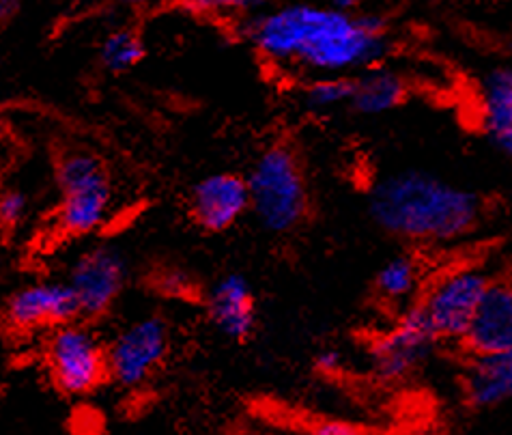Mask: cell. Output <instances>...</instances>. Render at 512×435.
<instances>
[{
  "label": "cell",
  "instance_id": "6da1fadb",
  "mask_svg": "<svg viewBox=\"0 0 512 435\" xmlns=\"http://www.w3.org/2000/svg\"><path fill=\"white\" fill-rule=\"evenodd\" d=\"M241 37L280 72L308 78L355 76L386 63L392 52L381 13H347L327 5L291 3L239 22Z\"/></svg>",
  "mask_w": 512,
  "mask_h": 435
},
{
  "label": "cell",
  "instance_id": "7a4b0ae2",
  "mask_svg": "<svg viewBox=\"0 0 512 435\" xmlns=\"http://www.w3.org/2000/svg\"><path fill=\"white\" fill-rule=\"evenodd\" d=\"M366 212L392 240L418 248L465 242L487 218L482 194L422 168H403L375 179Z\"/></svg>",
  "mask_w": 512,
  "mask_h": 435
},
{
  "label": "cell",
  "instance_id": "3957f363",
  "mask_svg": "<svg viewBox=\"0 0 512 435\" xmlns=\"http://www.w3.org/2000/svg\"><path fill=\"white\" fill-rule=\"evenodd\" d=\"M250 216L272 235H289L310 218L312 196L304 160L289 140H274L248 168Z\"/></svg>",
  "mask_w": 512,
  "mask_h": 435
},
{
  "label": "cell",
  "instance_id": "277c9868",
  "mask_svg": "<svg viewBox=\"0 0 512 435\" xmlns=\"http://www.w3.org/2000/svg\"><path fill=\"white\" fill-rule=\"evenodd\" d=\"M61 203L56 209L59 231L82 237L97 231L112 209V181L106 164L95 153L74 149L56 164Z\"/></svg>",
  "mask_w": 512,
  "mask_h": 435
},
{
  "label": "cell",
  "instance_id": "5b68a950",
  "mask_svg": "<svg viewBox=\"0 0 512 435\" xmlns=\"http://www.w3.org/2000/svg\"><path fill=\"white\" fill-rule=\"evenodd\" d=\"M493 278L482 265H459L424 285L418 306L429 321L437 343L461 345Z\"/></svg>",
  "mask_w": 512,
  "mask_h": 435
},
{
  "label": "cell",
  "instance_id": "8992f818",
  "mask_svg": "<svg viewBox=\"0 0 512 435\" xmlns=\"http://www.w3.org/2000/svg\"><path fill=\"white\" fill-rule=\"evenodd\" d=\"M46 360L52 382L63 395H91L108 382L106 345L95 330L80 324L78 319L50 332Z\"/></svg>",
  "mask_w": 512,
  "mask_h": 435
},
{
  "label": "cell",
  "instance_id": "52a82bcc",
  "mask_svg": "<svg viewBox=\"0 0 512 435\" xmlns=\"http://www.w3.org/2000/svg\"><path fill=\"white\" fill-rule=\"evenodd\" d=\"M170 345L173 336L162 315L132 321L106 345L108 380L121 388L145 386L164 367Z\"/></svg>",
  "mask_w": 512,
  "mask_h": 435
},
{
  "label": "cell",
  "instance_id": "ba28073f",
  "mask_svg": "<svg viewBox=\"0 0 512 435\" xmlns=\"http://www.w3.org/2000/svg\"><path fill=\"white\" fill-rule=\"evenodd\" d=\"M437 339L418 302L396 315L394 326L368 347V367L386 384L405 382L431 360Z\"/></svg>",
  "mask_w": 512,
  "mask_h": 435
},
{
  "label": "cell",
  "instance_id": "9c48e42d",
  "mask_svg": "<svg viewBox=\"0 0 512 435\" xmlns=\"http://www.w3.org/2000/svg\"><path fill=\"white\" fill-rule=\"evenodd\" d=\"M65 283L78 302L80 317H102L117 304L127 285L125 257L115 246H93L71 263Z\"/></svg>",
  "mask_w": 512,
  "mask_h": 435
},
{
  "label": "cell",
  "instance_id": "30bf717a",
  "mask_svg": "<svg viewBox=\"0 0 512 435\" xmlns=\"http://www.w3.org/2000/svg\"><path fill=\"white\" fill-rule=\"evenodd\" d=\"M190 218L209 235L231 231L250 216V196L246 177L233 171L209 173L196 181L188 199Z\"/></svg>",
  "mask_w": 512,
  "mask_h": 435
},
{
  "label": "cell",
  "instance_id": "8fae6325",
  "mask_svg": "<svg viewBox=\"0 0 512 435\" xmlns=\"http://www.w3.org/2000/svg\"><path fill=\"white\" fill-rule=\"evenodd\" d=\"M78 317V302L65 280H41L26 285L13 293L5 308V319L16 330H54Z\"/></svg>",
  "mask_w": 512,
  "mask_h": 435
},
{
  "label": "cell",
  "instance_id": "7c38bea8",
  "mask_svg": "<svg viewBox=\"0 0 512 435\" xmlns=\"http://www.w3.org/2000/svg\"><path fill=\"white\" fill-rule=\"evenodd\" d=\"M209 324L226 341L244 343L259 326V304L248 276L239 272L222 274L205 296Z\"/></svg>",
  "mask_w": 512,
  "mask_h": 435
},
{
  "label": "cell",
  "instance_id": "4fadbf2b",
  "mask_svg": "<svg viewBox=\"0 0 512 435\" xmlns=\"http://www.w3.org/2000/svg\"><path fill=\"white\" fill-rule=\"evenodd\" d=\"M461 347L467 356L512 354V285L508 278L491 280Z\"/></svg>",
  "mask_w": 512,
  "mask_h": 435
},
{
  "label": "cell",
  "instance_id": "5bb4252c",
  "mask_svg": "<svg viewBox=\"0 0 512 435\" xmlns=\"http://www.w3.org/2000/svg\"><path fill=\"white\" fill-rule=\"evenodd\" d=\"M478 125L504 158L512 156V69L495 65L478 82Z\"/></svg>",
  "mask_w": 512,
  "mask_h": 435
},
{
  "label": "cell",
  "instance_id": "9a60e30c",
  "mask_svg": "<svg viewBox=\"0 0 512 435\" xmlns=\"http://www.w3.org/2000/svg\"><path fill=\"white\" fill-rule=\"evenodd\" d=\"M411 95L409 80L398 69L381 63L351 76L349 110L362 117H381L401 108Z\"/></svg>",
  "mask_w": 512,
  "mask_h": 435
},
{
  "label": "cell",
  "instance_id": "2e32d148",
  "mask_svg": "<svg viewBox=\"0 0 512 435\" xmlns=\"http://www.w3.org/2000/svg\"><path fill=\"white\" fill-rule=\"evenodd\" d=\"M512 395V354L467 356L463 397L476 412L495 410Z\"/></svg>",
  "mask_w": 512,
  "mask_h": 435
},
{
  "label": "cell",
  "instance_id": "e0dca14e",
  "mask_svg": "<svg viewBox=\"0 0 512 435\" xmlns=\"http://www.w3.org/2000/svg\"><path fill=\"white\" fill-rule=\"evenodd\" d=\"M424 263L409 250L396 252L379 265L373 278V291L377 300L392 306L396 315L407 306L418 302L424 289Z\"/></svg>",
  "mask_w": 512,
  "mask_h": 435
},
{
  "label": "cell",
  "instance_id": "ac0fdd59",
  "mask_svg": "<svg viewBox=\"0 0 512 435\" xmlns=\"http://www.w3.org/2000/svg\"><path fill=\"white\" fill-rule=\"evenodd\" d=\"M145 52V41L134 28H117L102 41L99 61L110 74H125L145 59Z\"/></svg>",
  "mask_w": 512,
  "mask_h": 435
},
{
  "label": "cell",
  "instance_id": "d6986e66",
  "mask_svg": "<svg viewBox=\"0 0 512 435\" xmlns=\"http://www.w3.org/2000/svg\"><path fill=\"white\" fill-rule=\"evenodd\" d=\"M351 76L308 78L300 89V102L308 112H334L349 106Z\"/></svg>",
  "mask_w": 512,
  "mask_h": 435
},
{
  "label": "cell",
  "instance_id": "ffe728a7",
  "mask_svg": "<svg viewBox=\"0 0 512 435\" xmlns=\"http://www.w3.org/2000/svg\"><path fill=\"white\" fill-rule=\"evenodd\" d=\"M190 11L198 16L218 18V20H235L237 24L265 9L267 0H183Z\"/></svg>",
  "mask_w": 512,
  "mask_h": 435
},
{
  "label": "cell",
  "instance_id": "44dd1931",
  "mask_svg": "<svg viewBox=\"0 0 512 435\" xmlns=\"http://www.w3.org/2000/svg\"><path fill=\"white\" fill-rule=\"evenodd\" d=\"M302 435H379L362 425L349 423V420L338 418H315L308 420L300 429Z\"/></svg>",
  "mask_w": 512,
  "mask_h": 435
},
{
  "label": "cell",
  "instance_id": "7402d4cb",
  "mask_svg": "<svg viewBox=\"0 0 512 435\" xmlns=\"http://www.w3.org/2000/svg\"><path fill=\"white\" fill-rule=\"evenodd\" d=\"M26 209H28V201L22 192L18 190L5 192L0 196V224H5V227H16V224L24 220Z\"/></svg>",
  "mask_w": 512,
  "mask_h": 435
},
{
  "label": "cell",
  "instance_id": "603a6c76",
  "mask_svg": "<svg viewBox=\"0 0 512 435\" xmlns=\"http://www.w3.org/2000/svg\"><path fill=\"white\" fill-rule=\"evenodd\" d=\"M158 285L164 293H168V296L181 298V296H190V291L194 289V278L183 270H166Z\"/></svg>",
  "mask_w": 512,
  "mask_h": 435
},
{
  "label": "cell",
  "instance_id": "cb8c5ba5",
  "mask_svg": "<svg viewBox=\"0 0 512 435\" xmlns=\"http://www.w3.org/2000/svg\"><path fill=\"white\" fill-rule=\"evenodd\" d=\"M345 360L340 356L338 349H323L321 354L315 356V369L323 375H336L343 371Z\"/></svg>",
  "mask_w": 512,
  "mask_h": 435
},
{
  "label": "cell",
  "instance_id": "d4e9b609",
  "mask_svg": "<svg viewBox=\"0 0 512 435\" xmlns=\"http://www.w3.org/2000/svg\"><path fill=\"white\" fill-rule=\"evenodd\" d=\"M325 5L332 9H338V11L358 13L366 5V0H325Z\"/></svg>",
  "mask_w": 512,
  "mask_h": 435
},
{
  "label": "cell",
  "instance_id": "484cf974",
  "mask_svg": "<svg viewBox=\"0 0 512 435\" xmlns=\"http://www.w3.org/2000/svg\"><path fill=\"white\" fill-rule=\"evenodd\" d=\"M117 3L123 7H130V9H147V7L160 5L162 0H117Z\"/></svg>",
  "mask_w": 512,
  "mask_h": 435
},
{
  "label": "cell",
  "instance_id": "4316f807",
  "mask_svg": "<svg viewBox=\"0 0 512 435\" xmlns=\"http://www.w3.org/2000/svg\"><path fill=\"white\" fill-rule=\"evenodd\" d=\"M5 13H7V5H0V24L5 20Z\"/></svg>",
  "mask_w": 512,
  "mask_h": 435
},
{
  "label": "cell",
  "instance_id": "83f0119b",
  "mask_svg": "<svg viewBox=\"0 0 512 435\" xmlns=\"http://www.w3.org/2000/svg\"><path fill=\"white\" fill-rule=\"evenodd\" d=\"M0 5H7V0H0Z\"/></svg>",
  "mask_w": 512,
  "mask_h": 435
}]
</instances>
